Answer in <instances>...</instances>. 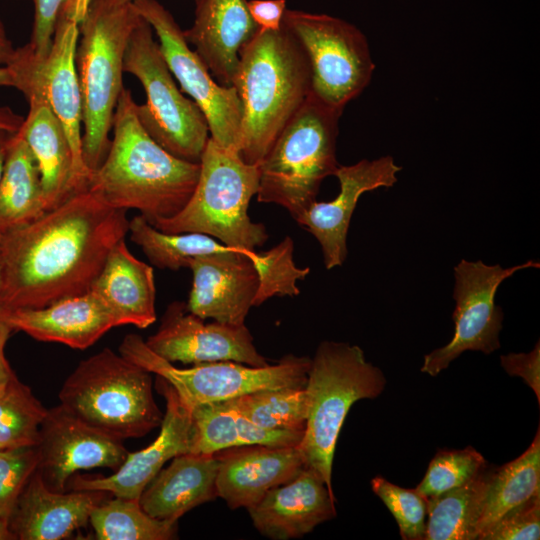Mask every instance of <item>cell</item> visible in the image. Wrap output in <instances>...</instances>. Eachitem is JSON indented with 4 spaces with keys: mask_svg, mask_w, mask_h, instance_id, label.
<instances>
[{
    "mask_svg": "<svg viewBox=\"0 0 540 540\" xmlns=\"http://www.w3.org/2000/svg\"><path fill=\"white\" fill-rule=\"evenodd\" d=\"M126 212L86 188L0 237V301L10 310L40 308L88 292L128 233Z\"/></svg>",
    "mask_w": 540,
    "mask_h": 540,
    "instance_id": "6da1fadb",
    "label": "cell"
},
{
    "mask_svg": "<svg viewBox=\"0 0 540 540\" xmlns=\"http://www.w3.org/2000/svg\"><path fill=\"white\" fill-rule=\"evenodd\" d=\"M136 105L124 87L113 115V138L87 188L112 207L138 210L152 223L183 209L196 187L200 164L172 155L153 140Z\"/></svg>",
    "mask_w": 540,
    "mask_h": 540,
    "instance_id": "7a4b0ae2",
    "label": "cell"
},
{
    "mask_svg": "<svg viewBox=\"0 0 540 540\" xmlns=\"http://www.w3.org/2000/svg\"><path fill=\"white\" fill-rule=\"evenodd\" d=\"M232 86L242 107L238 154L258 166L311 92L307 56L283 25L258 28L239 51Z\"/></svg>",
    "mask_w": 540,
    "mask_h": 540,
    "instance_id": "3957f363",
    "label": "cell"
},
{
    "mask_svg": "<svg viewBox=\"0 0 540 540\" xmlns=\"http://www.w3.org/2000/svg\"><path fill=\"white\" fill-rule=\"evenodd\" d=\"M140 18L131 1L91 0L79 25L75 61L82 96V155L90 174L110 145L113 115L124 88V55Z\"/></svg>",
    "mask_w": 540,
    "mask_h": 540,
    "instance_id": "277c9868",
    "label": "cell"
},
{
    "mask_svg": "<svg viewBox=\"0 0 540 540\" xmlns=\"http://www.w3.org/2000/svg\"><path fill=\"white\" fill-rule=\"evenodd\" d=\"M342 113L310 92L258 165V202L277 204L296 220L316 201L322 181L339 166Z\"/></svg>",
    "mask_w": 540,
    "mask_h": 540,
    "instance_id": "5b68a950",
    "label": "cell"
},
{
    "mask_svg": "<svg viewBox=\"0 0 540 540\" xmlns=\"http://www.w3.org/2000/svg\"><path fill=\"white\" fill-rule=\"evenodd\" d=\"M199 164L196 187L183 209L150 224L165 233H201L233 248L256 251L268 239L265 226L248 215L258 191V166L247 164L238 152L211 137Z\"/></svg>",
    "mask_w": 540,
    "mask_h": 540,
    "instance_id": "8992f818",
    "label": "cell"
},
{
    "mask_svg": "<svg viewBox=\"0 0 540 540\" xmlns=\"http://www.w3.org/2000/svg\"><path fill=\"white\" fill-rule=\"evenodd\" d=\"M386 386L383 372L357 345L323 341L311 358L305 390L307 420L298 448L306 466L332 490V464L339 433L352 405L378 397Z\"/></svg>",
    "mask_w": 540,
    "mask_h": 540,
    "instance_id": "52a82bcc",
    "label": "cell"
},
{
    "mask_svg": "<svg viewBox=\"0 0 540 540\" xmlns=\"http://www.w3.org/2000/svg\"><path fill=\"white\" fill-rule=\"evenodd\" d=\"M151 372L110 348L82 360L64 381L60 404L86 424L119 440L161 425Z\"/></svg>",
    "mask_w": 540,
    "mask_h": 540,
    "instance_id": "ba28073f",
    "label": "cell"
},
{
    "mask_svg": "<svg viewBox=\"0 0 540 540\" xmlns=\"http://www.w3.org/2000/svg\"><path fill=\"white\" fill-rule=\"evenodd\" d=\"M123 69L144 88L146 102L136 105V113L146 132L172 155L199 163L210 138L207 120L178 88L152 27L142 17L129 37Z\"/></svg>",
    "mask_w": 540,
    "mask_h": 540,
    "instance_id": "9c48e42d",
    "label": "cell"
},
{
    "mask_svg": "<svg viewBox=\"0 0 540 540\" xmlns=\"http://www.w3.org/2000/svg\"><path fill=\"white\" fill-rule=\"evenodd\" d=\"M119 353L166 380L191 409L263 389L304 388L311 364L309 357L289 354L264 367L217 361L178 368L155 354L137 334L123 338Z\"/></svg>",
    "mask_w": 540,
    "mask_h": 540,
    "instance_id": "30bf717a",
    "label": "cell"
},
{
    "mask_svg": "<svg viewBox=\"0 0 540 540\" xmlns=\"http://www.w3.org/2000/svg\"><path fill=\"white\" fill-rule=\"evenodd\" d=\"M282 25L303 48L311 93L320 101L344 110L369 85L375 64L366 36L354 24L324 13L286 9Z\"/></svg>",
    "mask_w": 540,
    "mask_h": 540,
    "instance_id": "8fae6325",
    "label": "cell"
},
{
    "mask_svg": "<svg viewBox=\"0 0 540 540\" xmlns=\"http://www.w3.org/2000/svg\"><path fill=\"white\" fill-rule=\"evenodd\" d=\"M79 24L59 15L51 48L45 56L37 55L27 43L15 48L5 65L12 87L27 100H43L62 124L74 161L78 191L88 187L90 172L82 155V96L76 69Z\"/></svg>",
    "mask_w": 540,
    "mask_h": 540,
    "instance_id": "7c38bea8",
    "label": "cell"
},
{
    "mask_svg": "<svg viewBox=\"0 0 540 540\" xmlns=\"http://www.w3.org/2000/svg\"><path fill=\"white\" fill-rule=\"evenodd\" d=\"M138 14L152 27L167 66L180 85L199 106L207 120L211 138L238 152L242 107L236 89L217 83L209 69L189 47L173 15L157 0H131Z\"/></svg>",
    "mask_w": 540,
    "mask_h": 540,
    "instance_id": "4fadbf2b",
    "label": "cell"
},
{
    "mask_svg": "<svg viewBox=\"0 0 540 540\" xmlns=\"http://www.w3.org/2000/svg\"><path fill=\"white\" fill-rule=\"evenodd\" d=\"M539 267V262L533 260L509 268L487 265L481 260H461L454 268L453 337L445 346L424 356L421 372L436 376L465 351L488 355L499 349L503 311L495 303L496 292L515 272Z\"/></svg>",
    "mask_w": 540,
    "mask_h": 540,
    "instance_id": "5bb4252c",
    "label": "cell"
},
{
    "mask_svg": "<svg viewBox=\"0 0 540 540\" xmlns=\"http://www.w3.org/2000/svg\"><path fill=\"white\" fill-rule=\"evenodd\" d=\"M36 448V470L55 492H65L72 475L80 470L105 467L116 471L128 454L122 440L86 424L61 404L48 409Z\"/></svg>",
    "mask_w": 540,
    "mask_h": 540,
    "instance_id": "9a60e30c",
    "label": "cell"
},
{
    "mask_svg": "<svg viewBox=\"0 0 540 540\" xmlns=\"http://www.w3.org/2000/svg\"><path fill=\"white\" fill-rule=\"evenodd\" d=\"M145 343L171 363L234 361L253 367L269 364L257 351L245 324L204 323L187 310L184 302L175 301L167 307L158 330Z\"/></svg>",
    "mask_w": 540,
    "mask_h": 540,
    "instance_id": "2e32d148",
    "label": "cell"
},
{
    "mask_svg": "<svg viewBox=\"0 0 540 540\" xmlns=\"http://www.w3.org/2000/svg\"><path fill=\"white\" fill-rule=\"evenodd\" d=\"M156 384L166 400L158 437L146 448L128 452L122 465L107 477L76 476L71 482L73 490L103 491L115 497L139 499L168 460L193 453L195 426L191 408L162 377L157 376Z\"/></svg>",
    "mask_w": 540,
    "mask_h": 540,
    "instance_id": "e0dca14e",
    "label": "cell"
},
{
    "mask_svg": "<svg viewBox=\"0 0 540 540\" xmlns=\"http://www.w3.org/2000/svg\"><path fill=\"white\" fill-rule=\"evenodd\" d=\"M400 170L392 156L339 165L334 173L340 184L339 194L329 202L316 200L296 219L319 242L326 269L341 266L346 259L347 232L360 196L380 187H392Z\"/></svg>",
    "mask_w": 540,
    "mask_h": 540,
    "instance_id": "ac0fdd59",
    "label": "cell"
},
{
    "mask_svg": "<svg viewBox=\"0 0 540 540\" xmlns=\"http://www.w3.org/2000/svg\"><path fill=\"white\" fill-rule=\"evenodd\" d=\"M213 454L219 461L217 494L231 509L255 505L270 489L294 479L306 466L298 446L247 445Z\"/></svg>",
    "mask_w": 540,
    "mask_h": 540,
    "instance_id": "d6986e66",
    "label": "cell"
},
{
    "mask_svg": "<svg viewBox=\"0 0 540 540\" xmlns=\"http://www.w3.org/2000/svg\"><path fill=\"white\" fill-rule=\"evenodd\" d=\"M334 493L314 469L305 468L289 482L270 489L247 508L254 527L274 540L299 538L336 516Z\"/></svg>",
    "mask_w": 540,
    "mask_h": 540,
    "instance_id": "ffe728a7",
    "label": "cell"
},
{
    "mask_svg": "<svg viewBox=\"0 0 540 540\" xmlns=\"http://www.w3.org/2000/svg\"><path fill=\"white\" fill-rule=\"evenodd\" d=\"M106 492L73 490L55 492L39 472L31 475L8 518L9 528L19 540H60L89 522L93 508Z\"/></svg>",
    "mask_w": 540,
    "mask_h": 540,
    "instance_id": "44dd1931",
    "label": "cell"
},
{
    "mask_svg": "<svg viewBox=\"0 0 540 540\" xmlns=\"http://www.w3.org/2000/svg\"><path fill=\"white\" fill-rule=\"evenodd\" d=\"M247 0H195V17L185 39L217 83L232 86L239 51L258 30Z\"/></svg>",
    "mask_w": 540,
    "mask_h": 540,
    "instance_id": "7402d4cb",
    "label": "cell"
},
{
    "mask_svg": "<svg viewBox=\"0 0 540 540\" xmlns=\"http://www.w3.org/2000/svg\"><path fill=\"white\" fill-rule=\"evenodd\" d=\"M7 323L35 340L86 349L117 327L108 308L91 291L40 308L10 310Z\"/></svg>",
    "mask_w": 540,
    "mask_h": 540,
    "instance_id": "603a6c76",
    "label": "cell"
},
{
    "mask_svg": "<svg viewBox=\"0 0 540 540\" xmlns=\"http://www.w3.org/2000/svg\"><path fill=\"white\" fill-rule=\"evenodd\" d=\"M89 291L108 308L118 326L145 329L156 320L153 268L130 252L125 239L113 247Z\"/></svg>",
    "mask_w": 540,
    "mask_h": 540,
    "instance_id": "cb8c5ba5",
    "label": "cell"
},
{
    "mask_svg": "<svg viewBox=\"0 0 540 540\" xmlns=\"http://www.w3.org/2000/svg\"><path fill=\"white\" fill-rule=\"evenodd\" d=\"M218 468L214 454L178 455L149 482L139 503L156 519L178 521L191 509L218 497Z\"/></svg>",
    "mask_w": 540,
    "mask_h": 540,
    "instance_id": "d4e9b609",
    "label": "cell"
},
{
    "mask_svg": "<svg viewBox=\"0 0 540 540\" xmlns=\"http://www.w3.org/2000/svg\"><path fill=\"white\" fill-rule=\"evenodd\" d=\"M29 111L18 130L30 148L41 177L46 211L78 192L73 154L64 128L41 99L27 100Z\"/></svg>",
    "mask_w": 540,
    "mask_h": 540,
    "instance_id": "484cf974",
    "label": "cell"
},
{
    "mask_svg": "<svg viewBox=\"0 0 540 540\" xmlns=\"http://www.w3.org/2000/svg\"><path fill=\"white\" fill-rule=\"evenodd\" d=\"M195 426L193 453L213 454L219 450L247 445L298 446L303 431L260 427L225 401L193 407Z\"/></svg>",
    "mask_w": 540,
    "mask_h": 540,
    "instance_id": "4316f807",
    "label": "cell"
},
{
    "mask_svg": "<svg viewBox=\"0 0 540 540\" xmlns=\"http://www.w3.org/2000/svg\"><path fill=\"white\" fill-rule=\"evenodd\" d=\"M45 212L36 160L17 131L9 139L0 178V237Z\"/></svg>",
    "mask_w": 540,
    "mask_h": 540,
    "instance_id": "83f0119b",
    "label": "cell"
},
{
    "mask_svg": "<svg viewBox=\"0 0 540 540\" xmlns=\"http://www.w3.org/2000/svg\"><path fill=\"white\" fill-rule=\"evenodd\" d=\"M540 494V430L527 450L502 466H492L480 515L477 537L510 509Z\"/></svg>",
    "mask_w": 540,
    "mask_h": 540,
    "instance_id": "f1b7e54d",
    "label": "cell"
},
{
    "mask_svg": "<svg viewBox=\"0 0 540 540\" xmlns=\"http://www.w3.org/2000/svg\"><path fill=\"white\" fill-rule=\"evenodd\" d=\"M491 468L487 464L465 484L427 499L425 540H476Z\"/></svg>",
    "mask_w": 540,
    "mask_h": 540,
    "instance_id": "f546056e",
    "label": "cell"
},
{
    "mask_svg": "<svg viewBox=\"0 0 540 540\" xmlns=\"http://www.w3.org/2000/svg\"><path fill=\"white\" fill-rule=\"evenodd\" d=\"M99 540H171L177 538V521L156 519L139 499L115 497L96 505L89 518Z\"/></svg>",
    "mask_w": 540,
    "mask_h": 540,
    "instance_id": "4dcf8cb0",
    "label": "cell"
},
{
    "mask_svg": "<svg viewBox=\"0 0 540 540\" xmlns=\"http://www.w3.org/2000/svg\"><path fill=\"white\" fill-rule=\"evenodd\" d=\"M128 233L148 260L160 269L189 267L197 256L224 250L226 245L201 233L169 234L151 225L142 215L129 221Z\"/></svg>",
    "mask_w": 540,
    "mask_h": 540,
    "instance_id": "1f68e13d",
    "label": "cell"
},
{
    "mask_svg": "<svg viewBox=\"0 0 540 540\" xmlns=\"http://www.w3.org/2000/svg\"><path fill=\"white\" fill-rule=\"evenodd\" d=\"M225 402L260 427L305 430L308 407L305 387L263 389Z\"/></svg>",
    "mask_w": 540,
    "mask_h": 540,
    "instance_id": "d6a6232c",
    "label": "cell"
},
{
    "mask_svg": "<svg viewBox=\"0 0 540 540\" xmlns=\"http://www.w3.org/2000/svg\"><path fill=\"white\" fill-rule=\"evenodd\" d=\"M47 411L15 376L0 394V450L36 446Z\"/></svg>",
    "mask_w": 540,
    "mask_h": 540,
    "instance_id": "836d02e7",
    "label": "cell"
},
{
    "mask_svg": "<svg viewBox=\"0 0 540 540\" xmlns=\"http://www.w3.org/2000/svg\"><path fill=\"white\" fill-rule=\"evenodd\" d=\"M487 464L482 454L471 446L464 449L439 450L415 489L426 499L438 496L465 484Z\"/></svg>",
    "mask_w": 540,
    "mask_h": 540,
    "instance_id": "e575fe53",
    "label": "cell"
},
{
    "mask_svg": "<svg viewBox=\"0 0 540 540\" xmlns=\"http://www.w3.org/2000/svg\"><path fill=\"white\" fill-rule=\"evenodd\" d=\"M373 492L382 500L395 518L404 540H425L427 499L415 488L397 486L383 477L371 480Z\"/></svg>",
    "mask_w": 540,
    "mask_h": 540,
    "instance_id": "d590c367",
    "label": "cell"
},
{
    "mask_svg": "<svg viewBox=\"0 0 540 540\" xmlns=\"http://www.w3.org/2000/svg\"><path fill=\"white\" fill-rule=\"evenodd\" d=\"M38 461L36 446L0 450V518L8 520Z\"/></svg>",
    "mask_w": 540,
    "mask_h": 540,
    "instance_id": "8d00e7d4",
    "label": "cell"
},
{
    "mask_svg": "<svg viewBox=\"0 0 540 540\" xmlns=\"http://www.w3.org/2000/svg\"><path fill=\"white\" fill-rule=\"evenodd\" d=\"M540 538V494L510 509L477 540H538Z\"/></svg>",
    "mask_w": 540,
    "mask_h": 540,
    "instance_id": "74e56055",
    "label": "cell"
},
{
    "mask_svg": "<svg viewBox=\"0 0 540 540\" xmlns=\"http://www.w3.org/2000/svg\"><path fill=\"white\" fill-rule=\"evenodd\" d=\"M34 21L28 42L39 56L49 53L59 15L67 0H33Z\"/></svg>",
    "mask_w": 540,
    "mask_h": 540,
    "instance_id": "f35d334b",
    "label": "cell"
},
{
    "mask_svg": "<svg viewBox=\"0 0 540 540\" xmlns=\"http://www.w3.org/2000/svg\"><path fill=\"white\" fill-rule=\"evenodd\" d=\"M501 365L510 376L521 377L534 391L540 402V345L536 343L529 353L501 355Z\"/></svg>",
    "mask_w": 540,
    "mask_h": 540,
    "instance_id": "ab89813d",
    "label": "cell"
},
{
    "mask_svg": "<svg viewBox=\"0 0 540 540\" xmlns=\"http://www.w3.org/2000/svg\"><path fill=\"white\" fill-rule=\"evenodd\" d=\"M248 11L258 28L279 30L286 11V0H249Z\"/></svg>",
    "mask_w": 540,
    "mask_h": 540,
    "instance_id": "60d3db41",
    "label": "cell"
},
{
    "mask_svg": "<svg viewBox=\"0 0 540 540\" xmlns=\"http://www.w3.org/2000/svg\"><path fill=\"white\" fill-rule=\"evenodd\" d=\"M90 2L91 0H67L60 14L80 25L87 13Z\"/></svg>",
    "mask_w": 540,
    "mask_h": 540,
    "instance_id": "b9f144b4",
    "label": "cell"
},
{
    "mask_svg": "<svg viewBox=\"0 0 540 540\" xmlns=\"http://www.w3.org/2000/svg\"><path fill=\"white\" fill-rule=\"evenodd\" d=\"M7 340V338L0 339V394L16 376L5 355V345Z\"/></svg>",
    "mask_w": 540,
    "mask_h": 540,
    "instance_id": "7bdbcfd3",
    "label": "cell"
},
{
    "mask_svg": "<svg viewBox=\"0 0 540 540\" xmlns=\"http://www.w3.org/2000/svg\"><path fill=\"white\" fill-rule=\"evenodd\" d=\"M23 119L7 107L0 108V130L16 133Z\"/></svg>",
    "mask_w": 540,
    "mask_h": 540,
    "instance_id": "ee69618b",
    "label": "cell"
},
{
    "mask_svg": "<svg viewBox=\"0 0 540 540\" xmlns=\"http://www.w3.org/2000/svg\"><path fill=\"white\" fill-rule=\"evenodd\" d=\"M15 48L7 36L4 25L0 19V64L5 66L11 59Z\"/></svg>",
    "mask_w": 540,
    "mask_h": 540,
    "instance_id": "f6af8a7d",
    "label": "cell"
},
{
    "mask_svg": "<svg viewBox=\"0 0 540 540\" xmlns=\"http://www.w3.org/2000/svg\"><path fill=\"white\" fill-rule=\"evenodd\" d=\"M10 309H8L1 301H0V339L9 338L12 329L7 323V316Z\"/></svg>",
    "mask_w": 540,
    "mask_h": 540,
    "instance_id": "bcb514c9",
    "label": "cell"
},
{
    "mask_svg": "<svg viewBox=\"0 0 540 540\" xmlns=\"http://www.w3.org/2000/svg\"><path fill=\"white\" fill-rule=\"evenodd\" d=\"M13 134H14L13 132L0 130V178H1L2 170L4 166L7 145H8L10 137Z\"/></svg>",
    "mask_w": 540,
    "mask_h": 540,
    "instance_id": "7dc6e473",
    "label": "cell"
},
{
    "mask_svg": "<svg viewBox=\"0 0 540 540\" xmlns=\"http://www.w3.org/2000/svg\"><path fill=\"white\" fill-rule=\"evenodd\" d=\"M0 540H16L15 535L9 528L8 520L0 518Z\"/></svg>",
    "mask_w": 540,
    "mask_h": 540,
    "instance_id": "c3c4849f",
    "label": "cell"
},
{
    "mask_svg": "<svg viewBox=\"0 0 540 540\" xmlns=\"http://www.w3.org/2000/svg\"><path fill=\"white\" fill-rule=\"evenodd\" d=\"M12 86V78L6 66L0 67V87Z\"/></svg>",
    "mask_w": 540,
    "mask_h": 540,
    "instance_id": "681fc988",
    "label": "cell"
},
{
    "mask_svg": "<svg viewBox=\"0 0 540 540\" xmlns=\"http://www.w3.org/2000/svg\"><path fill=\"white\" fill-rule=\"evenodd\" d=\"M109 1L115 2V3H118V4H123V3L130 2L131 0H109Z\"/></svg>",
    "mask_w": 540,
    "mask_h": 540,
    "instance_id": "f907efd6",
    "label": "cell"
},
{
    "mask_svg": "<svg viewBox=\"0 0 540 540\" xmlns=\"http://www.w3.org/2000/svg\"><path fill=\"white\" fill-rule=\"evenodd\" d=\"M1 279H2V266H1V260H0V288H1Z\"/></svg>",
    "mask_w": 540,
    "mask_h": 540,
    "instance_id": "816d5d0a",
    "label": "cell"
}]
</instances>
